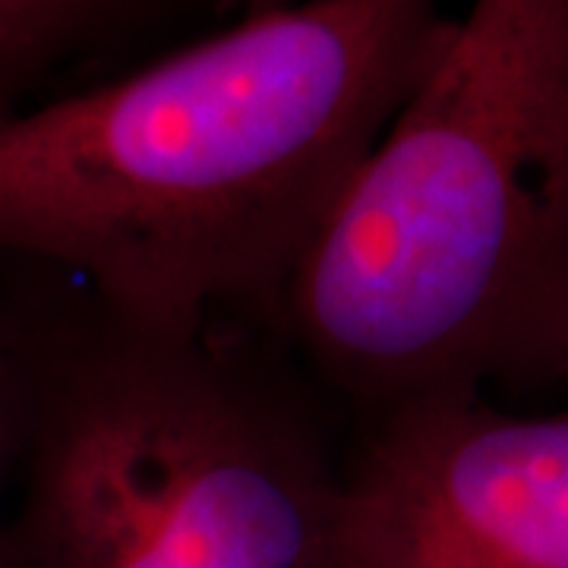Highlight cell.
Listing matches in <instances>:
<instances>
[{
  "mask_svg": "<svg viewBox=\"0 0 568 568\" xmlns=\"http://www.w3.org/2000/svg\"><path fill=\"white\" fill-rule=\"evenodd\" d=\"M227 7L234 0H0V123L196 39L193 29Z\"/></svg>",
  "mask_w": 568,
  "mask_h": 568,
  "instance_id": "cell-5",
  "label": "cell"
},
{
  "mask_svg": "<svg viewBox=\"0 0 568 568\" xmlns=\"http://www.w3.org/2000/svg\"><path fill=\"white\" fill-rule=\"evenodd\" d=\"M282 338L357 424L568 379V0H474L287 291Z\"/></svg>",
  "mask_w": 568,
  "mask_h": 568,
  "instance_id": "cell-2",
  "label": "cell"
},
{
  "mask_svg": "<svg viewBox=\"0 0 568 568\" xmlns=\"http://www.w3.org/2000/svg\"><path fill=\"white\" fill-rule=\"evenodd\" d=\"M338 568H568V410L462 392L357 424Z\"/></svg>",
  "mask_w": 568,
  "mask_h": 568,
  "instance_id": "cell-4",
  "label": "cell"
},
{
  "mask_svg": "<svg viewBox=\"0 0 568 568\" xmlns=\"http://www.w3.org/2000/svg\"><path fill=\"white\" fill-rule=\"evenodd\" d=\"M39 297L0 291V566L7 552L3 534V496L20 474L32 379H36V335H39Z\"/></svg>",
  "mask_w": 568,
  "mask_h": 568,
  "instance_id": "cell-6",
  "label": "cell"
},
{
  "mask_svg": "<svg viewBox=\"0 0 568 568\" xmlns=\"http://www.w3.org/2000/svg\"><path fill=\"white\" fill-rule=\"evenodd\" d=\"M294 3H301V0H234L241 17H260V13L284 10V7H294Z\"/></svg>",
  "mask_w": 568,
  "mask_h": 568,
  "instance_id": "cell-7",
  "label": "cell"
},
{
  "mask_svg": "<svg viewBox=\"0 0 568 568\" xmlns=\"http://www.w3.org/2000/svg\"><path fill=\"white\" fill-rule=\"evenodd\" d=\"M455 22L439 0H301L0 123V260L142 323L282 335L301 265Z\"/></svg>",
  "mask_w": 568,
  "mask_h": 568,
  "instance_id": "cell-1",
  "label": "cell"
},
{
  "mask_svg": "<svg viewBox=\"0 0 568 568\" xmlns=\"http://www.w3.org/2000/svg\"><path fill=\"white\" fill-rule=\"evenodd\" d=\"M338 410L275 332L41 294L22 544L39 568H338Z\"/></svg>",
  "mask_w": 568,
  "mask_h": 568,
  "instance_id": "cell-3",
  "label": "cell"
}]
</instances>
